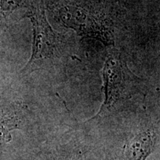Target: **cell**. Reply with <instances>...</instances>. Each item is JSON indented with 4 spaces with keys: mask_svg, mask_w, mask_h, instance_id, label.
<instances>
[{
    "mask_svg": "<svg viewBox=\"0 0 160 160\" xmlns=\"http://www.w3.org/2000/svg\"><path fill=\"white\" fill-rule=\"evenodd\" d=\"M104 102L93 120L103 119L121 109L136 96H145V82L128 67L121 53L112 51L105 60L102 71Z\"/></svg>",
    "mask_w": 160,
    "mask_h": 160,
    "instance_id": "cell-1",
    "label": "cell"
},
{
    "mask_svg": "<svg viewBox=\"0 0 160 160\" xmlns=\"http://www.w3.org/2000/svg\"><path fill=\"white\" fill-rule=\"evenodd\" d=\"M25 17L31 20L33 34L31 57L21 72L27 75L40 68L43 60L64 57L67 53V47L62 35L59 34L50 25L43 0H33L28 6Z\"/></svg>",
    "mask_w": 160,
    "mask_h": 160,
    "instance_id": "cell-2",
    "label": "cell"
},
{
    "mask_svg": "<svg viewBox=\"0 0 160 160\" xmlns=\"http://www.w3.org/2000/svg\"><path fill=\"white\" fill-rule=\"evenodd\" d=\"M58 13L63 25L79 36L94 38L106 46L114 45L112 23L104 13L78 3L66 4Z\"/></svg>",
    "mask_w": 160,
    "mask_h": 160,
    "instance_id": "cell-3",
    "label": "cell"
},
{
    "mask_svg": "<svg viewBox=\"0 0 160 160\" xmlns=\"http://www.w3.org/2000/svg\"><path fill=\"white\" fill-rule=\"evenodd\" d=\"M157 141V134L153 130L139 131L126 143L122 160H146L154 151Z\"/></svg>",
    "mask_w": 160,
    "mask_h": 160,
    "instance_id": "cell-4",
    "label": "cell"
},
{
    "mask_svg": "<svg viewBox=\"0 0 160 160\" xmlns=\"http://www.w3.org/2000/svg\"><path fill=\"white\" fill-rule=\"evenodd\" d=\"M26 3L27 0H0V9L8 14L16 9L25 7Z\"/></svg>",
    "mask_w": 160,
    "mask_h": 160,
    "instance_id": "cell-5",
    "label": "cell"
}]
</instances>
